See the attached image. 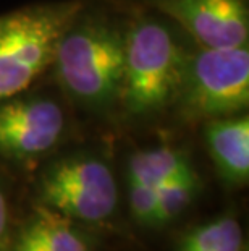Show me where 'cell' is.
<instances>
[{"instance_id":"3","label":"cell","mask_w":249,"mask_h":251,"mask_svg":"<svg viewBox=\"0 0 249 251\" xmlns=\"http://www.w3.org/2000/svg\"><path fill=\"white\" fill-rule=\"evenodd\" d=\"M83 7V0H63L0 15V102L23 94L52 67L60 37Z\"/></svg>"},{"instance_id":"13","label":"cell","mask_w":249,"mask_h":251,"mask_svg":"<svg viewBox=\"0 0 249 251\" xmlns=\"http://www.w3.org/2000/svg\"><path fill=\"white\" fill-rule=\"evenodd\" d=\"M128 200L131 216L139 226L156 227L157 193L151 186L128 181Z\"/></svg>"},{"instance_id":"2","label":"cell","mask_w":249,"mask_h":251,"mask_svg":"<svg viewBox=\"0 0 249 251\" xmlns=\"http://www.w3.org/2000/svg\"><path fill=\"white\" fill-rule=\"evenodd\" d=\"M189 52L165 21L151 15L130 21L118 102L137 117L167 109L177 96Z\"/></svg>"},{"instance_id":"12","label":"cell","mask_w":249,"mask_h":251,"mask_svg":"<svg viewBox=\"0 0 249 251\" xmlns=\"http://www.w3.org/2000/svg\"><path fill=\"white\" fill-rule=\"evenodd\" d=\"M199 177L196 170L178 175L165 181L156 190L157 193V219L156 227H163L183 214L191 206L199 191Z\"/></svg>"},{"instance_id":"7","label":"cell","mask_w":249,"mask_h":251,"mask_svg":"<svg viewBox=\"0 0 249 251\" xmlns=\"http://www.w3.org/2000/svg\"><path fill=\"white\" fill-rule=\"evenodd\" d=\"M205 49L248 46V0H147Z\"/></svg>"},{"instance_id":"8","label":"cell","mask_w":249,"mask_h":251,"mask_svg":"<svg viewBox=\"0 0 249 251\" xmlns=\"http://www.w3.org/2000/svg\"><path fill=\"white\" fill-rule=\"evenodd\" d=\"M204 140L217 172L228 185L249 178V117L236 114L205 122Z\"/></svg>"},{"instance_id":"14","label":"cell","mask_w":249,"mask_h":251,"mask_svg":"<svg viewBox=\"0 0 249 251\" xmlns=\"http://www.w3.org/2000/svg\"><path fill=\"white\" fill-rule=\"evenodd\" d=\"M10 245H12V235H10V206L2 185H0V251H8Z\"/></svg>"},{"instance_id":"4","label":"cell","mask_w":249,"mask_h":251,"mask_svg":"<svg viewBox=\"0 0 249 251\" xmlns=\"http://www.w3.org/2000/svg\"><path fill=\"white\" fill-rule=\"evenodd\" d=\"M173 104L191 120L243 114L249 105L248 46L189 52Z\"/></svg>"},{"instance_id":"11","label":"cell","mask_w":249,"mask_h":251,"mask_svg":"<svg viewBox=\"0 0 249 251\" xmlns=\"http://www.w3.org/2000/svg\"><path fill=\"white\" fill-rule=\"evenodd\" d=\"M243 228L233 214H222L183 235L177 251H243Z\"/></svg>"},{"instance_id":"5","label":"cell","mask_w":249,"mask_h":251,"mask_svg":"<svg viewBox=\"0 0 249 251\" xmlns=\"http://www.w3.org/2000/svg\"><path fill=\"white\" fill-rule=\"evenodd\" d=\"M39 204L75 222L104 224L118 206V186L110 165L92 154L63 157L42 174Z\"/></svg>"},{"instance_id":"10","label":"cell","mask_w":249,"mask_h":251,"mask_svg":"<svg viewBox=\"0 0 249 251\" xmlns=\"http://www.w3.org/2000/svg\"><path fill=\"white\" fill-rule=\"evenodd\" d=\"M194 170L189 157L172 146H157L136 151L128 159V181L157 190L165 181Z\"/></svg>"},{"instance_id":"6","label":"cell","mask_w":249,"mask_h":251,"mask_svg":"<svg viewBox=\"0 0 249 251\" xmlns=\"http://www.w3.org/2000/svg\"><path fill=\"white\" fill-rule=\"evenodd\" d=\"M67 117L57 100L18 94L0 102V156L33 162L54 149L65 131Z\"/></svg>"},{"instance_id":"9","label":"cell","mask_w":249,"mask_h":251,"mask_svg":"<svg viewBox=\"0 0 249 251\" xmlns=\"http://www.w3.org/2000/svg\"><path fill=\"white\" fill-rule=\"evenodd\" d=\"M13 251H94L86 232L75 221L38 206L12 242Z\"/></svg>"},{"instance_id":"1","label":"cell","mask_w":249,"mask_h":251,"mask_svg":"<svg viewBox=\"0 0 249 251\" xmlns=\"http://www.w3.org/2000/svg\"><path fill=\"white\" fill-rule=\"evenodd\" d=\"M126 25L81 8L60 37L52 68L65 94L84 109L118 102L123 81Z\"/></svg>"}]
</instances>
